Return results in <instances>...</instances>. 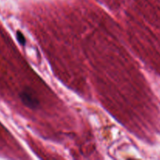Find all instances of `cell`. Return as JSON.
<instances>
[{
  "mask_svg": "<svg viewBox=\"0 0 160 160\" xmlns=\"http://www.w3.org/2000/svg\"><path fill=\"white\" fill-rule=\"evenodd\" d=\"M20 97L22 102L28 107L31 108V109H35L36 107L39 106V101L31 92L23 91L20 95Z\"/></svg>",
  "mask_w": 160,
  "mask_h": 160,
  "instance_id": "6da1fadb",
  "label": "cell"
},
{
  "mask_svg": "<svg viewBox=\"0 0 160 160\" xmlns=\"http://www.w3.org/2000/svg\"><path fill=\"white\" fill-rule=\"evenodd\" d=\"M17 38L20 45H25V44H26V39H25L24 36L23 35V34H22L21 32H20V31H17Z\"/></svg>",
  "mask_w": 160,
  "mask_h": 160,
  "instance_id": "7a4b0ae2",
  "label": "cell"
}]
</instances>
